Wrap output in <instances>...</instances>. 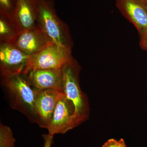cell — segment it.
I'll list each match as a JSON object with an SVG mask.
<instances>
[{"label":"cell","instance_id":"ffe728a7","mask_svg":"<svg viewBox=\"0 0 147 147\" xmlns=\"http://www.w3.org/2000/svg\"><path fill=\"white\" fill-rule=\"evenodd\" d=\"M13 1H14V2H16V0H13Z\"/></svg>","mask_w":147,"mask_h":147},{"label":"cell","instance_id":"9a60e30c","mask_svg":"<svg viewBox=\"0 0 147 147\" xmlns=\"http://www.w3.org/2000/svg\"><path fill=\"white\" fill-rule=\"evenodd\" d=\"M54 136L49 134H43L42 135L44 139V145L43 147H51L53 143Z\"/></svg>","mask_w":147,"mask_h":147},{"label":"cell","instance_id":"d6986e66","mask_svg":"<svg viewBox=\"0 0 147 147\" xmlns=\"http://www.w3.org/2000/svg\"><path fill=\"white\" fill-rule=\"evenodd\" d=\"M147 7V0H142Z\"/></svg>","mask_w":147,"mask_h":147},{"label":"cell","instance_id":"7c38bea8","mask_svg":"<svg viewBox=\"0 0 147 147\" xmlns=\"http://www.w3.org/2000/svg\"><path fill=\"white\" fill-rule=\"evenodd\" d=\"M19 33L12 18L0 14V43H10Z\"/></svg>","mask_w":147,"mask_h":147},{"label":"cell","instance_id":"52a82bcc","mask_svg":"<svg viewBox=\"0 0 147 147\" xmlns=\"http://www.w3.org/2000/svg\"><path fill=\"white\" fill-rule=\"evenodd\" d=\"M63 94L56 90H36L35 101L36 123L41 128L47 129L57 103Z\"/></svg>","mask_w":147,"mask_h":147},{"label":"cell","instance_id":"5bb4252c","mask_svg":"<svg viewBox=\"0 0 147 147\" xmlns=\"http://www.w3.org/2000/svg\"><path fill=\"white\" fill-rule=\"evenodd\" d=\"M16 3L13 0H0V14L12 18Z\"/></svg>","mask_w":147,"mask_h":147},{"label":"cell","instance_id":"6da1fadb","mask_svg":"<svg viewBox=\"0 0 147 147\" xmlns=\"http://www.w3.org/2000/svg\"><path fill=\"white\" fill-rule=\"evenodd\" d=\"M38 26L53 44L71 51L72 46L68 27L59 18L53 0H36Z\"/></svg>","mask_w":147,"mask_h":147},{"label":"cell","instance_id":"3957f363","mask_svg":"<svg viewBox=\"0 0 147 147\" xmlns=\"http://www.w3.org/2000/svg\"><path fill=\"white\" fill-rule=\"evenodd\" d=\"M80 67L73 57L62 68L63 78V91L74 108V117L77 125L87 120L89 108L86 96L79 84Z\"/></svg>","mask_w":147,"mask_h":147},{"label":"cell","instance_id":"30bf717a","mask_svg":"<svg viewBox=\"0 0 147 147\" xmlns=\"http://www.w3.org/2000/svg\"><path fill=\"white\" fill-rule=\"evenodd\" d=\"M24 75L30 85L35 90H53L63 92L62 69H35Z\"/></svg>","mask_w":147,"mask_h":147},{"label":"cell","instance_id":"e0dca14e","mask_svg":"<svg viewBox=\"0 0 147 147\" xmlns=\"http://www.w3.org/2000/svg\"><path fill=\"white\" fill-rule=\"evenodd\" d=\"M140 45L143 50H147V33L140 37Z\"/></svg>","mask_w":147,"mask_h":147},{"label":"cell","instance_id":"ba28073f","mask_svg":"<svg viewBox=\"0 0 147 147\" xmlns=\"http://www.w3.org/2000/svg\"><path fill=\"white\" fill-rule=\"evenodd\" d=\"M9 43L28 56L53 44L40 28L21 32L12 42Z\"/></svg>","mask_w":147,"mask_h":147},{"label":"cell","instance_id":"9c48e42d","mask_svg":"<svg viewBox=\"0 0 147 147\" xmlns=\"http://www.w3.org/2000/svg\"><path fill=\"white\" fill-rule=\"evenodd\" d=\"M117 8L136 27L140 37L147 33V7L142 0H116Z\"/></svg>","mask_w":147,"mask_h":147},{"label":"cell","instance_id":"5b68a950","mask_svg":"<svg viewBox=\"0 0 147 147\" xmlns=\"http://www.w3.org/2000/svg\"><path fill=\"white\" fill-rule=\"evenodd\" d=\"M78 126L74 117V108L65 94L57 103L47 129L48 134H64Z\"/></svg>","mask_w":147,"mask_h":147},{"label":"cell","instance_id":"ac0fdd59","mask_svg":"<svg viewBox=\"0 0 147 147\" xmlns=\"http://www.w3.org/2000/svg\"><path fill=\"white\" fill-rule=\"evenodd\" d=\"M118 147H127L123 139H121L118 141Z\"/></svg>","mask_w":147,"mask_h":147},{"label":"cell","instance_id":"44dd1931","mask_svg":"<svg viewBox=\"0 0 147 147\" xmlns=\"http://www.w3.org/2000/svg\"></svg>","mask_w":147,"mask_h":147},{"label":"cell","instance_id":"277c9868","mask_svg":"<svg viewBox=\"0 0 147 147\" xmlns=\"http://www.w3.org/2000/svg\"><path fill=\"white\" fill-rule=\"evenodd\" d=\"M71 51L51 44L29 56L23 74L35 69H61L73 57Z\"/></svg>","mask_w":147,"mask_h":147},{"label":"cell","instance_id":"4fadbf2b","mask_svg":"<svg viewBox=\"0 0 147 147\" xmlns=\"http://www.w3.org/2000/svg\"><path fill=\"white\" fill-rule=\"evenodd\" d=\"M15 139L9 127L0 125V147H15Z\"/></svg>","mask_w":147,"mask_h":147},{"label":"cell","instance_id":"2e32d148","mask_svg":"<svg viewBox=\"0 0 147 147\" xmlns=\"http://www.w3.org/2000/svg\"><path fill=\"white\" fill-rule=\"evenodd\" d=\"M118 141L115 139H111L105 142L102 147H118Z\"/></svg>","mask_w":147,"mask_h":147},{"label":"cell","instance_id":"8fae6325","mask_svg":"<svg viewBox=\"0 0 147 147\" xmlns=\"http://www.w3.org/2000/svg\"><path fill=\"white\" fill-rule=\"evenodd\" d=\"M12 16L20 32L40 28L37 21L36 0H16Z\"/></svg>","mask_w":147,"mask_h":147},{"label":"cell","instance_id":"8992f818","mask_svg":"<svg viewBox=\"0 0 147 147\" xmlns=\"http://www.w3.org/2000/svg\"><path fill=\"white\" fill-rule=\"evenodd\" d=\"M28 55L9 43H0V69L3 77L23 73Z\"/></svg>","mask_w":147,"mask_h":147},{"label":"cell","instance_id":"7a4b0ae2","mask_svg":"<svg viewBox=\"0 0 147 147\" xmlns=\"http://www.w3.org/2000/svg\"><path fill=\"white\" fill-rule=\"evenodd\" d=\"M3 79L11 107L24 114L32 122L36 123V90L30 85L23 74Z\"/></svg>","mask_w":147,"mask_h":147}]
</instances>
